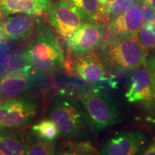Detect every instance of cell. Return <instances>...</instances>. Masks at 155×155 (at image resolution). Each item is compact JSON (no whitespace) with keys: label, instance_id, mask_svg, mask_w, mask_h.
Instances as JSON below:
<instances>
[{"label":"cell","instance_id":"cell-25","mask_svg":"<svg viewBox=\"0 0 155 155\" xmlns=\"http://www.w3.org/2000/svg\"><path fill=\"white\" fill-rule=\"evenodd\" d=\"M58 155H79V153L76 150L65 151V152L60 153Z\"/></svg>","mask_w":155,"mask_h":155},{"label":"cell","instance_id":"cell-23","mask_svg":"<svg viewBox=\"0 0 155 155\" xmlns=\"http://www.w3.org/2000/svg\"><path fill=\"white\" fill-rule=\"evenodd\" d=\"M79 153V155H98V152H95L93 147L88 149V150L81 151V152H78Z\"/></svg>","mask_w":155,"mask_h":155},{"label":"cell","instance_id":"cell-9","mask_svg":"<svg viewBox=\"0 0 155 155\" xmlns=\"http://www.w3.org/2000/svg\"><path fill=\"white\" fill-rule=\"evenodd\" d=\"M48 18L56 32L65 40L84 22L77 9L67 0H60L53 4Z\"/></svg>","mask_w":155,"mask_h":155},{"label":"cell","instance_id":"cell-21","mask_svg":"<svg viewBox=\"0 0 155 155\" xmlns=\"http://www.w3.org/2000/svg\"><path fill=\"white\" fill-rule=\"evenodd\" d=\"M147 65L148 67L149 72H150L151 80H152L153 88L155 93V54L151 55L147 58Z\"/></svg>","mask_w":155,"mask_h":155},{"label":"cell","instance_id":"cell-5","mask_svg":"<svg viewBox=\"0 0 155 155\" xmlns=\"http://www.w3.org/2000/svg\"><path fill=\"white\" fill-rule=\"evenodd\" d=\"M124 96L139 119L147 124L155 126V93L147 63L133 71Z\"/></svg>","mask_w":155,"mask_h":155},{"label":"cell","instance_id":"cell-6","mask_svg":"<svg viewBox=\"0 0 155 155\" xmlns=\"http://www.w3.org/2000/svg\"><path fill=\"white\" fill-rule=\"evenodd\" d=\"M147 133L137 129L121 131L110 136L98 150V155H139L150 141Z\"/></svg>","mask_w":155,"mask_h":155},{"label":"cell","instance_id":"cell-8","mask_svg":"<svg viewBox=\"0 0 155 155\" xmlns=\"http://www.w3.org/2000/svg\"><path fill=\"white\" fill-rule=\"evenodd\" d=\"M38 111L37 104L29 97L13 98L0 103V129H16L28 124Z\"/></svg>","mask_w":155,"mask_h":155},{"label":"cell","instance_id":"cell-15","mask_svg":"<svg viewBox=\"0 0 155 155\" xmlns=\"http://www.w3.org/2000/svg\"><path fill=\"white\" fill-rule=\"evenodd\" d=\"M0 152L5 155H25L26 141L14 129H0Z\"/></svg>","mask_w":155,"mask_h":155},{"label":"cell","instance_id":"cell-3","mask_svg":"<svg viewBox=\"0 0 155 155\" xmlns=\"http://www.w3.org/2000/svg\"><path fill=\"white\" fill-rule=\"evenodd\" d=\"M80 101L90 128L96 134L121 123V106L107 92L93 90L82 95Z\"/></svg>","mask_w":155,"mask_h":155},{"label":"cell","instance_id":"cell-20","mask_svg":"<svg viewBox=\"0 0 155 155\" xmlns=\"http://www.w3.org/2000/svg\"><path fill=\"white\" fill-rule=\"evenodd\" d=\"M32 131L37 137L48 141H54L60 135V131L51 120H42L32 127Z\"/></svg>","mask_w":155,"mask_h":155},{"label":"cell","instance_id":"cell-14","mask_svg":"<svg viewBox=\"0 0 155 155\" xmlns=\"http://www.w3.org/2000/svg\"><path fill=\"white\" fill-rule=\"evenodd\" d=\"M34 25V19L30 15H18L7 17L0 27L6 38L22 40L32 34Z\"/></svg>","mask_w":155,"mask_h":155},{"label":"cell","instance_id":"cell-12","mask_svg":"<svg viewBox=\"0 0 155 155\" xmlns=\"http://www.w3.org/2000/svg\"><path fill=\"white\" fill-rule=\"evenodd\" d=\"M73 72L79 78L86 83H95L108 81L113 83L108 77V71L101 59L94 53L77 58L73 63Z\"/></svg>","mask_w":155,"mask_h":155},{"label":"cell","instance_id":"cell-7","mask_svg":"<svg viewBox=\"0 0 155 155\" xmlns=\"http://www.w3.org/2000/svg\"><path fill=\"white\" fill-rule=\"evenodd\" d=\"M107 35L106 25L101 22L86 21L66 40L69 53L73 57L91 53L100 46Z\"/></svg>","mask_w":155,"mask_h":155},{"label":"cell","instance_id":"cell-24","mask_svg":"<svg viewBox=\"0 0 155 155\" xmlns=\"http://www.w3.org/2000/svg\"><path fill=\"white\" fill-rule=\"evenodd\" d=\"M142 2L145 5L155 10V0H142Z\"/></svg>","mask_w":155,"mask_h":155},{"label":"cell","instance_id":"cell-17","mask_svg":"<svg viewBox=\"0 0 155 155\" xmlns=\"http://www.w3.org/2000/svg\"><path fill=\"white\" fill-rule=\"evenodd\" d=\"M84 21L100 22L99 0H68Z\"/></svg>","mask_w":155,"mask_h":155},{"label":"cell","instance_id":"cell-22","mask_svg":"<svg viewBox=\"0 0 155 155\" xmlns=\"http://www.w3.org/2000/svg\"><path fill=\"white\" fill-rule=\"evenodd\" d=\"M139 155H155V137L151 139L150 143Z\"/></svg>","mask_w":155,"mask_h":155},{"label":"cell","instance_id":"cell-4","mask_svg":"<svg viewBox=\"0 0 155 155\" xmlns=\"http://www.w3.org/2000/svg\"><path fill=\"white\" fill-rule=\"evenodd\" d=\"M49 117L60 133L66 138L86 137L90 128L82 106L75 98L64 92L59 93L50 109Z\"/></svg>","mask_w":155,"mask_h":155},{"label":"cell","instance_id":"cell-27","mask_svg":"<svg viewBox=\"0 0 155 155\" xmlns=\"http://www.w3.org/2000/svg\"><path fill=\"white\" fill-rule=\"evenodd\" d=\"M0 155H5V154H4L2 152H0Z\"/></svg>","mask_w":155,"mask_h":155},{"label":"cell","instance_id":"cell-16","mask_svg":"<svg viewBox=\"0 0 155 155\" xmlns=\"http://www.w3.org/2000/svg\"><path fill=\"white\" fill-rule=\"evenodd\" d=\"M134 0H99L100 22L107 25L124 13Z\"/></svg>","mask_w":155,"mask_h":155},{"label":"cell","instance_id":"cell-1","mask_svg":"<svg viewBox=\"0 0 155 155\" xmlns=\"http://www.w3.org/2000/svg\"><path fill=\"white\" fill-rule=\"evenodd\" d=\"M108 73L133 71L147 63L148 51L137 38H108L100 45L99 55Z\"/></svg>","mask_w":155,"mask_h":155},{"label":"cell","instance_id":"cell-2","mask_svg":"<svg viewBox=\"0 0 155 155\" xmlns=\"http://www.w3.org/2000/svg\"><path fill=\"white\" fill-rule=\"evenodd\" d=\"M22 58L28 66L38 73L56 72L65 65L61 42L47 27H38L35 38L23 52Z\"/></svg>","mask_w":155,"mask_h":155},{"label":"cell","instance_id":"cell-13","mask_svg":"<svg viewBox=\"0 0 155 155\" xmlns=\"http://www.w3.org/2000/svg\"><path fill=\"white\" fill-rule=\"evenodd\" d=\"M51 0H0V16L7 17L15 14L42 16L51 10Z\"/></svg>","mask_w":155,"mask_h":155},{"label":"cell","instance_id":"cell-11","mask_svg":"<svg viewBox=\"0 0 155 155\" xmlns=\"http://www.w3.org/2000/svg\"><path fill=\"white\" fill-rule=\"evenodd\" d=\"M35 72L28 65L4 75L0 78V97L12 98L28 91L36 83Z\"/></svg>","mask_w":155,"mask_h":155},{"label":"cell","instance_id":"cell-19","mask_svg":"<svg viewBox=\"0 0 155 155\" xmlns=\"http://www.w3.org/2000/svg\"><path fill=\"white\" fill-rule=\"evenodd\" d=\"M137 40L147 51L155 49V19L144 22L137 34Z\"/></svg>","mask_w":155,"mask_h":155},{"label":"cell","instance_id":"cell-26","mask_svg":"<svg viewBox=\"0 0 155 155\" xmlns=\"http://www.w3.org/2000/svg\"><path fill=\"white\" fill-rule=\"evenodd\" d=\"M5 38H5V35H4L2 30V29H1V27H0V47L2 45L4 42H5Z\"/></svg>","mask_w":155,"mask_h":155},{"label":"cell","instance_id":"cell-18","mask_svg":"<svg viewBox=\"0 0 155 155\" xmlns=\"http://www.w3.org/2000/svg\"><path fill=\"white\" fill-rule=\"evenodd\" d=\"M25 155H57V149L54 141H48L37 137L26 141Z\"/></svg>","mask_w":155,"mask_h":155},{"label":"cell","instance_id":"cell-10","mask_svg":"<svg viewBox=\"0 0 155 155\" xmlns=\"http://www.w3.org/2000/svg\"><path fill=\"white\" fill-rule=\"evenodd\" d=\"M141 0L134 1V5L119 16L112 19L107 24L108 38H137L143 22V3Z\"/></svg>","mask_w":155,"mask_h":155}]
</instances>
